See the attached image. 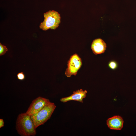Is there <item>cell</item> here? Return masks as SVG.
<instances>
[{
	"label": "cell",
	"mask_w": 136,
	"mask_h": 136,
	"mask_svg": "<svg viewBox=\"0 0 136 136\" xmlns=\"http://www.w3.org/2000/svg\"><path fill=\"white\" fill-rule=\"evenodd\" d=\"M16 129L18 133L22 136H33L36 134L31 116L26 112L18 115L16 123Z\"/></svg>",
	"instance_id": "6da1fadb"
},
{
	"label": "cell",
	"mask_w": 136,
	"mask_h": 136,
	"mask_svg": "<svg viewBox=\"0 0 136 136\" xmlns=\"http://www.w3.org/2000/svg\"><path fill=\"white\" fill-rule=\"evenodd\" d=\"M56 108L54 104L50 102L38 112L31 116L36 129L50 118Z\"/></svg>",
	"instance_id": "7a4b0ae2"
},
{
	"label": "cell",
	"mask_w": 136,
	"mask_h": 136,
	"mask_svg": "<svg viewBox=\"0 0 136 136\" xmlns=\"http://www.w3.org/2000/svg\"><path fill=\"white\" fill-rule=\"evenodd\" d=\"M44 19L41 23L39 27L44 30L49 28L55 29L57 28L60 22V14L54 10L49 11L44 14Z\"/></svg>",
	"instance_id": "3957f363"
},
{
	"label": "cell",
	"mask_w": 136,
	"mask_h": 136,
	"mask_svg": "<svg viewBox=\"0 0 136 136\" xmlns=\"http://www.w3.org/2000/svg\"><path fill=\"white\" fill-rule=\"evenodd\" d=\"M82 65L81 59L78 55L77 54L73 55L67 62V67L65 72V76L70 77L72 75H76Z\"/></svg>",
	"instance_id": "277c9868"
},
{
	"label": "cell",
	"mask_w": 136,
	"mask_h": 136,
	"mask_svg": "<svg viewBox=\"0 0 136 136\" xmlns=\"http://www.w3.org/2000/svg\"><path fill=\"white\" fill-rule=\"evenodd\" d=\"M50 102L48 99L39 96L32 101L26 113L31 116L38 112Z\"/></svg>",
	"instance_id": "5b68a950"
},
{
	"label": "cell",
	"mask_w": 136,
	"mask_h": 136,
	"mask_svg": "<svg viewBox=\"0 0 136 136\" xmlns=\"http://www.w3.org/2000/svg\"><path fill=\"white\" fill-rule=\"evenodd\" d=\"M87 91L82 89L77 90L73 92V93L70 96L60 99V101L63 103L71 100H75L83 103V99L86 96Z\"/></svg>",
	"instance_id": "8992f818"
},
{
	"label": "cell",
	"mask_w": 136,
	"mask_h": 136,
	"mask_svg": "<svg viewBox=\"0 0 136 136\" xmlns=\"http://www.w3.org/2000/svg\"><path fill=\"white\" fill-rule=\"evenodd\" d=\"M124 121L122 118L119 116H115L108 119L107 124L111 129L120 130L122 128Z\"/></svg>",
	"instance_id": "52a82bcc"
},
{
	"label": "cell",
	"mask_w": 136,
	"mask_h": 136,
	"mask_svg": "<svg viewBox=\"0 0 136 136\" xmlns=\"http://www.w3.org/2000/svg\"><path fill=\"white\" fill-rule=\"evenodd\" d=\"M106 47V43L100 38L93 40L91 45V49L93 53L95 55L104 53Z\"/></svg>",
	"instance_id": "ba28073f"
},
{
	"label": "cell",
	"mask_w": 136,
	"mask_h": 136,
	"mask_svg": "<svg viewBox=\"0 0 136 136\" xmlns=\"http://www.w3.org/2000/svg\"><path fill=\"white\" fill-rule=\"evenodd\" d=\"M8 51V49L6 46L0 43V56L5 54Z\"/></svg>",
	"instance_id": "9c48e42d"
},
{
	"label": "cell",
	"mask_w": 136,
	"mask_h": 136,
	"mask_svg": "<svg viewBox=\"0 0 136 136\" xmlns=\"http://www.w3.org/2000/svg\"><path fill=\"white\" fill-rule=\"evenodd\" d=\"M109 66L111 69L114 70L117 67V64L116 62L114 61H111L109 63Z\"/></svg>",
	"instance_id": "30bf717a"
},
{
	"label": "cell",
	"mask_w": 136,
	"mask_h": 136,
	"mask_svg": "<svg viewBox=\"0 0 136 136\" xmlns=\"http://www.w3.org/2000/svg\"><path fill=\"white\" fill-rule=\"evenodd\" d=\"M17 79L20 80H24L25 78V75L23 72L18 73L17 74Z\"/></svg>",
	"instance_id": "8fae6325"
},
{
	"label": "cell",
	"mask_w": 136,
	"mask_h": 136,
	"mask_svg": "<svg viewBox=\"0 0 136 136\" xmlns=\"http://www.w3.org/2000/svg\"><path fill=\"white\" fill-rule=\"evenodd\" d=\"M4 126V122L3 119H0V128L3 127Z\"/></svg>",
	"instance_id": "7c38bea8"
}]
</instances>
